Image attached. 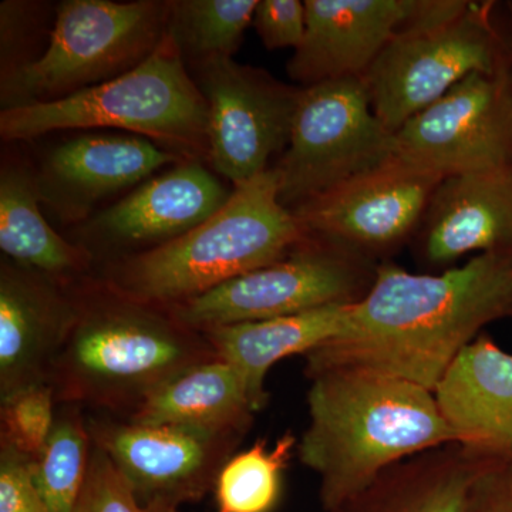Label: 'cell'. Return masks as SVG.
Returning <instances> with one entry per match:
<instances>
[{
	"instance_id": "1",
	"label": "cell",
	"mask_w": 512,
	"mask_h": 512,
	"mask_svg": "<svg viewBox=\"0 0 512 512\" xmlns=\"http://www.w3.org/2000/svg\"><path fill=\"white\" fill-rule=\"evenodd\" d=\"M512 319V256L484 252L443 274L377 265L342 332L306 355L305 375L360 367L434 393L484 326Z\"/></svg>"
},
{
	"instance_id": "2",
	"label": "cell",
	"mask_w": 512,
	"mask_h": 512,
	"mask_svg": "<svg viewBox=\"0 0 512 512\" xmlns=\"http://www.w3.org/2000/svg\"><path fill=\"white\" fill-rule=\"evenodd\" d=\"M76 318L50 367L57 404L127 419L192 366L217 359L204 333L106 279L73 284Z\"/></svg>"
},
{
	"instance_id": "3",
	"label": "cell",
	"mask_w": 512,
	"mask_h": 512,
	"mask_svg": "<svg viewBox=\"0 0 512 512\" xmlns=\"http://www.w3.org/2000/svg\"><path fill=\"white\" fill-rule=\"evenodd\" d=\"M309 379V423L296 453L318 474L326 512L338 511L387 467L458 443L424 387L360 367H332Z\"/></svg>"
},
{
	"instance_id": "4",
	"label": "cell",
	"mask_w": 512,
	"mask_h": 512,
	"mask_svg": "<svg viewBox=\"0 0 512 512\" xmlns=\"http://www.w3.org/2000/svg\"><path fill=\"white\" fill-rule=\"evenodd\" d=\"M311 237L279 200L275 167L234 187L220 211L187 234L121 256L106 281L140 301L171 306L281 261Z\"/></svg>"
},
{
	"instance_id": "5",
	"label": "cell",
	"mask_w": 512,
	"mask_h": 512,
	"mask_svg": "<svg viewBox=\"0 0 512 512\" xmlns=\"http://www.w3.org/2000/svg\"><path fill=\"white\" fill-rule=\"evenodd\" d=\"M82 128L131 131L187 160L208 157L207 100L168 35L153 55L116 79L64 99L0 113L6 141Z\"/></svg>"
},
{
	"instance_id": "6",
	"label": "cell",
	"mask_w": 512,
	"mask_h": 512,
	"mask_svg": "<svg viewBox=\"0 0 512 512\" xmlns=\"http://www.w3.org/2000/svg\"><path fill=\"white\" fill-rule=\"evenodd\" d=\"M170 2L64 0L42 55L2 76L3 109L72 96L130 72L167 36Z\"/></svg>"
},
{
	"instance_id": "7",
	"label": "cell",
	"mask_w": 512,
	"mask_h": 512,
	"mask_svg": "<svg viewBox=\"0 0 512 512\" xmlns=\"http://www.w3.org/2000/svg\"><path fill=\"white\" fill-rule=\"evenodd\" d=\"M491 10V2H468L454 18L413 26L390 40L363 76L387 130L396 133L470 74L507 66L510 47Z\"/></svg>"
},
{
	"instance_id": "8",
	"label": "cell",
	"mask_w": 512,
	"mask_h": 512,
	"mask_svg": "<svg viewBox=\"0 0 512 512\" xmlns=\"http://www.w3.org/2000/svg\"><path fill=\"white\" fill-rule=\"evenodd\" d=\"M393 157V133L377 119L363 77L302 87L284 156L276 165L288 210L375 170Z\"/></svg>"
},
{
	"instance_id": "9",
	"label": "cell",
	"mask_w": 512,
	"mask_h": 512,
	"mask_svg": "<svg viewBox=\"0 0 512 512\" xmlns=\"http://www.w3.org/2000/svg\"><path fill=\"white\" fill-rule=\"evenodd\" d=\"M376 268L372 259L311 235L281 261L165 308L198 332L282 318L360 301Z\"/></svg>"
},
{
	"instance_id": "10",
	"label": "cell",
	"mask_w": 512,
	"mask_h": 512,
	"mask_svg": "<svg viewBox=\"0 0 512 512\" xmlns=\"http://www.w3.org/2000/svg\"><path fill=\"white\" fill-rule=\"evenodd\" d=\"M393 158L440 178L512 165L510 62L473 73L393 134Z\"/></svg>"
},
{
	"instance_id": "11",
	"label": "cell",
	"mask_w": 512,
	"mask_h": 512,
	"mask_svg": "<svg viewBox=\"0 0 512 512\" xmlns=\"http://www.w3.org/2000/svg\"><path fill=\"white\" fill-rule=\"evenodd\" d=\"M197 66V84L208 104V160L238 187L268 171L272 156L288 147L302 87L232 57Z\"/></svg>"
},
{
	"instance_id": "12",
	"label": "cell",
	"mask_w": 512,
	"mask_h": 512,
	"mask_svg": "<svg viewBox=\"0 0 512 512\" xmlns=\"http://www.w3.org/2000/svg\"><path fill=\"white\" fill-rule=\"evenodd\" d=\"M93 441L143 504L197 503L247 434L178 424H140L87 413Z\"/></svg>"
},
{
	"instance_id": "13",
	"label": "cell",
	"mask_w": 512,
	"mask_h": 512,
	"mask_svg": "<svg viewBox=\"0 0 512 512\" xmlns=\"http://www.w3.org/2000/svg\"><path fill=\"white\" fill-rule=\"evenodd\" d=\"M443 178L390 158L292 210L309 235L372 259L417 234Z\"/></svg>"
},
{
	"instance_id": "14",
	"label": "cell",
	"mask_w": 512,
	"mask_h": 512,
	"mask_svg": "<svg viewBox=\"0 0 512 512\" xmlns=\"http://www.w3.org/2000/svg\"><path fill=\"white\" fill-rule=\"evenodd\" d=\"M467 0H305L306 32L288 62L303 87L363 77L394 36L454 18Z\"/></svg>"
},
{
	"instance_id": "15",
	"label": "cell",
	"mask_w": 512,
	"mask_h": 512,
	"mask_svg": "<svg viewBox=\"0 0 512 512\" xmlns=\"http://www.w3.org/2000/svg\"><path fill=\"white\" fill-rule=\"evenodd\" d=\"M74 284V282H73ZM73 284L2 258L0 264V400L47 383L76 318Z\"/></svg>"
},
{
	"instance_id": "16",
	"label": "cell",
	"mask_w": 512,
	"mask_h": 512,
	"mask_svg": "<svg viewBox=\"0 0 512 512\" xmlns=\"http://www.w3.org/2000/svg\"><path fill=\"white\" fill-rule=\"evenodd\" d=\"M185 160L146 137L84 134L47 154L35 175L37 194L60 220L76 222L103 198Z\"/></svg>"
},
{
	"instance_id": "17",
	"label": "cell",
	"mask_w": 512,
	"mask_h": 512,
	"mask_svg": "<svg viewBox=\"0 0 512 512\" xmlns=\"http://www.w3.org/2000/svg\"><path fill=\"white\" fill-rule=\"evenodd\" d=\"M417 235L421 255L433 265L473 252L512 256V165L443 178Z\"/></svg>"
},
{
	"instance_id": "18",
	"label": "cell",
	"mask_w": 512,
	"mask_h": 512,
	"mask_svg": "<svg viewBox=\"0 0 512 512\" xmlns=\"http://www.w3.org/2000/svg\"><path fill=\"white\" fill-rule=\"evenodd\" d=\"M231 194L200 160H185L101 212L87 234L114 247H158L207 221Z\"/></svg>"
},
{
	"instance_id": "19",
	"label": "cell",
	"mask_w": 512,
	"mask_h": 512,
	"mask_svg": "<svg viewBox=\"0 0 512 512\" xmlns=\"http://www.w3.org/2000/svg\"><path fill=\"white\" fill-rule=\"evenodd\" d=\"M434 396L458 443L488 460H512V355L490 336L460 353Z\"/></svg>"
},
{
	"instance_id": "20",
	"label": "cell",
	"mask_w": 512,
	"mask_h": 512,
	"mask_svg": "<svg viewBox=\"0 0 512 512\" xmlns=\"http://www.w3.org/2000/svg\"><path fill=\"white\" fill-rule=\"evenodd\" d=\"M491 463L460 443L431 448L387 467L336 512H464Z\"/></svg>"
},
{
	"instance_id": "21",
	"label": "cell",
	"mask_w": 512,
	"mask_h": 512,
	"mask_svg": "<svg viewBox=\"0 0 512 512\" xmlns=\"http://www.w3.org/2000/svg\"><path fill=\"white\" fill-rule=\"evenodd\" d=\"M352 303H335L282 316L205 330V338L221 359L237 369L255 413L268 404L265 380L286 357L308 355L342 332Z\"/></svg>"
},
{
	"instance_id": "22",
	"label": "cell",
	"mask_w": 512,
	"mask_h": 512,
	"mask_svg": "<svg viewBox=\"0 0 512 512\" xmlns=\"http://www.w3.org/2000/svg\"><path fill=\"white\" fill-rule=\"evenodd\" d=\"M254 416L241 375L217 357L173 377L126 420L248 434Z\"/></svg>"
},
{
	"instance_id": "23",
	"label": "cell",
	"mask_w": 512,
	"mask_h": 512,
	"mask_svg": "<svg viewBox=\"0 0 512 512\" xmlns=\"http://www.w3.org/2000/svg\"><path fill=\"white\" fill-rule=\"evenodd\" d=\"M0 249L15 264L66 284L82 278L96 256L50 227L40 211L35 175L20 165H3L0 173Z\"/></svg>"
},
{
	"instance_id": "24",
	"label": "cell",
	"mask_w": 512,
	"mask_h": 512,
	"mask_svg": "<svg viewBox=\"0 0 512 512\" xmlns=\"http://www.w3.org/2000/svg\"><path fill=\"white\" fill-rule=\"evenodd\" d=\"M94 441L86 410L57 404L45 446L30 460L33 480L53 512H72L92 461Z\"/></svg>"
},
{
	"instance_id": "25",
	"label": "cell",
	"mask_w": 512,
	"mask_h": 512,
	"mask_svg": "<svg viewBox=\"0 0 512 512\" xmlns=\"http://www.w3.org/2000/svg\"><path fill=\"white\" fill-rule=\"evenodd\" d=\"M259 0L170 2L167 35L183 57L195 63L232 57L252 25Z\"/></svg>"
},
{
	"instance_id": "26",
	"label": "cell",
	"mask_w": 512,
	"mask_h": 512,
	"mask_svg": "<svg viewBox=\"0 0 512 512\" xmlns=\"http://www.w3.org/2000/svg\"><path fill=\"white\" fill-rule=\"evenodd\" d=\"M298 440L291 431L279 437L274 447L265 439L234 454L215 483L217 512H271L281 498L284 474Z\"/></svg>"
},
{
	"instance_id": "27",
	"label": "cell",
	"mask_w": 512,
	"mask_h": 512,
	"mask_svg": "<svg viewBox=\"0 0 512 512\" xmlns=\"http://www.w3.org/2000/svg\"><path fill=\"white\" fill-rule=\"evenodd\" d=\"M57 403L47 383L26 387L0 400V446L35 458L52 433Z\"/></svg>"
},
{
	"instance_id": "28",
	"label": "cell",
	"mask_w": 512,
	"mask_h": 512,
	"mask_svg": "<svg viewBox=\"0 0 512 512\" xmlns=\"http://www.w3.org/2000/svg\"><path fill=\"white\" fill-rule=\"evenodd\" d=\"M178 505L143 504L109 456L94 444L89 473L72 512H178Z\"/></svg>"
},
{
	"instance_id": "29",
	"label": "cell",
	"mask_w": 512,
	"mask_h": 512,
	"mask_svg": "<svg viewBox=\"0 0 512 512\" xmlns=\"http://www.w3.org/2000/svg\"><path fill=\"white\" fill-rule=\"evenodd\" d=\"M252 25L266 49H298L306 32L305 2L259 0Z\"/></svg>"
},
{
	"instance_id": "30",
	"label": "cell",
	"mask_w": 512,
	"mask_h": 512,
	"mask_svg": "<svg viewBox=\"0 0 512 512\" xmlns=\"http://www.w3.org/2000/svg\"><path fill=\"white\" fill-rule=\"evenodd\" d=\"M0 512H53L33 480L30 458L0 446Z\"/></svg>"
},
{
	"instance_id": "31",
	"label": "cell",
	"mask_w": 512,
	"mask_h": 512,
	"mask_svg": "<svg viewBox=\"0 0 512 512\" xmlns=\"http://www.w3.org/2000/svg\"><path fill=\"white\" fill-rule=\"evenodd\" d=\"M464 512H512V460L495 461L481 471Z\"/></svg>"
},
{
	"instance_id": "32",
	"label": "cell",
	"mask_w": 512,
	"mask_h": 512,
	"mask_svg": "<svg viewBox=\"0 0 512 512\" xmlns=\"http://www.w3.org/2000/svg\"><path fill=\"white\" fill-rule=\"evenodd\" d=\"M511 22H512V6H511ZM508 47H510V69H511V90H512V25H511L510 39H508Z\"/></svg>"
}]
</instances>
